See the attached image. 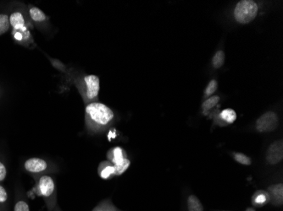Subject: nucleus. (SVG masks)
<instances>
[{"label": "nucleus", "instance_id": "obj_1", "mask_svg": "<svg viewBox=\"0 0 283 211\" xmlns=\"http://www.w3.org/2000/svg\"><path fill=\"white\" fill-rule=\"evenodd\" d=\"M85 119L90 130H97L110 124L115 117L110 107L100 102H90L86 106Z\"/></svg>", "mask_w": 283, "mask_h": 211}, {"label": "nucleus", "instance_id": "obj_2", "mask_svg": "<svg viewBox=\"0 0 283 211\" xmlns=\"http://www.w3.org/2000/svg\"><path fill=\"white\" fill-rule=\"evenodd\" d=\"M13 38L16 43L25 47L34 44L31 31L29 29V20L21 9L15 10L9 15Z\"/></svg>", "mask_w": 283, "mask_h": 211}, {"label": "nucleus", "instance_id": "obj_3", "mask_svg": "<svg viewBox=\"0 0 283 211\" xmlns=\"http://www.w3.org/2000/svg\"><path fill=\"white\" fill-rule=\"evenodd\" d=\"M76 86L87 104L89 102L97 100L100 89V78L97 75L90 74L78 79L76 81Z\"/></svg>", "mask_w": 283, "mask_h": 211}, {"label": "nucleus", "instance_id": "obj_4", "mask_svg": "<svg viewBox=\"0 0 283 211\" xmlns=\"http://www.w3.org/2000/svg\"><path fill=\"white\" fill-rule=\"evenodd\" d=\"M55 183L51 177L48 175L42 176L38 180L36 187L37 194L44 198L47 206L49 207V211H52L53 206L55 203Z\"/></svg>", "mask_w": 283, "mask_h": 211}, {"label": "nucleus", "instance_id": "obj_5", "mask_svg": "<svg viewBox=\"0 0 283 211\" xmlns=\"http://www.w3.org/2000/svg\"><path fill=\"white\" fill-rule=\"evenodd\" d=\"M258 14V6L252 0H242L235 7L234 17L240 24L250 23Z\"/></svg>", "mask_w": 283, "mask_h": 211}, {"label": "nucleus", "instance_id": "obj_6", "mask_svg": "<svg viewBox=\"0 0 283 211\" xmlns=\"http://www.w3.org/2000/svg\"><path fill=\"white\" fill-rule=\"evenodd\" d=\"M278 126V117L275 112H267L263 114L256 122V129L259 132H270Z\"/></svg>", "mask_w": 283, "mask_h": 211}, {"label": "nucleus", "instance_id": "obj_7", "mask_svg": "<svg viewBox=\"0 0 283 211\" xmlns=\"http://www.w3.org/2000/svg\"><path fill=\"white\" fill-rule=\"evenodd\" d=\"M24 168L31 174H40L48 169V163L41 158H30L24 163Z\"/></svg>", "mask_w": 283, "mask_h": 211}, {"label": "nucleus", "instance_id": "obj_8", "mask_svg": "<svg viewBox=\"0 0 283 211\" xmlns=\"http://www.w3.org/2000/svg\"><path fill=\"white\" fill-rule=\"evenodd\" d=\"M283 158V144L281 140H278L270 145L266 153V159L268 162L272 165L277 164L282 160Z\"/></svg>", "mask_w": 283, "mask_h": 211}, {"label": "nucleus", "instance_id": "obj_9", "mask_svg": "<svg viewBox=\"0 0 283 211\" xmlns=\"http://www.w3.org/2000/svg\"><path fill=\"white\" fill-rule=\"evenodd\" d=\"M268 192L270 194L271 201L275 204L280 205L283 201V186L282 184H275L270 186L268 188Z\"/></svg>", "mask_w": 283, "mask_h": 211}, {"label": "nucleus", "instance_id": "obj_10", "mask_svg": "<svg viewBox=\"0 0 283 211\" xmlns=\"http://www.w3.org/2000/svg\"><path fill=\"white\" fill-rule=\"evenodd\" d=\"M108 158L110 160V162L113 165H118L120 163L122 162L127 157L125 151L120 147L113 148L112 150H110L107 154Z\"/></svg>", "mask_w": 283, "mask_h": 211}, {"label": "nucleus", "instance_id": "obj_11", "mask_svg": "<svg viewBox=\"0 0 283 211\" xmlns=\"http://www.w3.org/2000/svg\"><path fill=\"white\" fill-rule=\"evenodd\" d=\"M29 18L34 23L42 24L47 21V16L44 11L36 6H30L28 9Z\"/></svg>", "mask_w": 283, "mask_h": 211}, {"label": "nucleus", "instance_id": "obj_12", "mask_svg": "<svg viewBox=\"0 0 283 211\" xmlns=\"http://www.w3.org/2000/svg\"><path fill=\"white\" fill-rule=\"evenodd\" d=\"M115 170L112 163L104 161L101 163L99 167V173L103 179H109L112 176L115 175Z\"/></svg>", "mask_w": 283, "mask_h": 211}, {"label": "nucleus", "instance_id": "obj_13", "mask_svg": "<svg viewBox=\"0 0 283 211\" xmlns=\"http://www.w3.org/2000/svg\"><path fill=\"white\" fill-rule=\"evenodd\" d=\"M188 211H204V207L198 197L195 195L189 196L187 199Z\"/></svg>", "mask_w": 283, "mask_h": 211}, {"label": "nucleus", "instance_id": "obj_14", "mask_svg": "<svg viewBox=\"0 0 283 211\" xmlns=\"http://www.w3.org/2000/svg\"><path fill=\"white\" fill-rule=\"evenodd\" d=\"M219 117L222 118L223 121L227 122V123H233V122L237 119V113L235 112L234 110L228 108V109H225L221 112Z\"/></svg>", "mask_w": 283, "mask_h": 211}, {"label": "nucleus", "instance_id": "obj_15", "mask_svg": "<svg viewBox=\"0 0 283 211\" xmlns=\"http://www.w3.org/2000/svg\"><path fill=\"white\" fill-rule=\"evenodd\" d=\"M11 29V24H10V18L8 14H0V36H3L7 31Z\"/></svg>", "mask_w": 283, "mask_h": 211}, {"label": "nucleus", "instance_id": "obj_16", "mask_svg": "<svg viewBox=\"0 0 283 211\" xmlns=\"http://www.w3.org/2000/svg\"><path fill=\"white\" fill-rule=\"evenodd\" d=\"M130 165L131 161L128 158H125V160H123L122 162L118 164V165H114V167H115V175H122L123 173H125V171L128 170Z\"/></svg>", "mask_w": 283, "mask_h": 211}, {"label": "nucleus", "instance_id": "obj_17", "mask_svg": "<svg viewBox=\"0 0 283 211\" xmlns=\"http://www.w3.org/2000/svg\"><path fill=\"white\" fill-rule=\"evenodd\" d=\"M225 62V54L223 51H218L216 54H214L212 59V64L213 66L216 69H219L224 64Z\"/></svg>", "mask_w": 283, "mask_h": 211}, {"label": "nucleus", "instance_id": "obj_18", "mask_svg": "<svg viewBox=\"0 0 283 211\" xmlns=\"http://www.w3.org/2000/svg\"><path fill=\"white\" fill-rule=\"evenodd\" d=\"M268 200L267 193H264L262 191H260L258 193H255L254 196V202L257 205H262L264 203H266Z\"/></svg>", "mask_w": 283, "mask_h": 211}, {"label": "nucleus", "instance_id": "obj_19", "mask_svg": "<svg viewBox=\"0 0 283 211\" xmlns=\"http://www.w3.org/2000/svg\"><path fill=\"white\" fill-rule=\"evenodd\" d=\"M234 159L236 161L239 162L240 164H242V165H251V162H252V160L248 156L244 155V154H242V153H235Z\"/></svg>", "mask_w": 283, "mask_h": 211}, {"label": "nucleus", "instance_id": "obj_20", "mask_svg": "<svg viewBox=\"0 0 283 211\" xmlns=\"http://www.w3.org/2000/svg\"><path fill=\"white\" fill-rule=\"evenodd\" d=\"M219 101V97H210V98L207 99L206 101L204 102V104H203V108H204L205 111L212 109L213 107H215V106L218 104Z\"/></svg>", "mask_w": 283, "mask_h": 211}, {"label": "nucleus", "instance_id": "obj_21", "mask_svg": "<svg viewBox=\"0 0 283 211\" xmlns=\"http://www.w3.org/2000/svg\"><path fill=\"white\" fill-rule=\"evenodd\" d=\"M14 211H30L28 203L24 199H18L14 207Z\"/></svg>", "mask_w": 283, "mask_h": 211}, {"label": "nucleus", "instance_id": "obj_22", "mask_svg": "<svg viewBox=\"0 0 283 211\" xmlns=\"http://www.w3.org/2000/svg\"><path fill=\"white\" fill-rule=\"evenodd\" d=\"M9 199L8 192L0 184V206H4Z\"/></svg>", "mask_w": 283, "mask_h": 211}, {"label": "nucleus", "instance_id": "obj_23", "mask_svg": "<svg viewBox=\"0 0 283 211\" xmlns=\"http://www.w3.org/2000/svg\"><path fill=\"white\" fill-rule=\"evenodd\" d=\"M217 87H218V84H217L216 80H211L209 82L208 87H207L206 90H205V96H210V95L213 94L215 91L217 90Z\"/></svg>", "mask_w": 283, "mask_h": 211}, {"label": "nucleus", "instance_id": "obj_24", "mask_svg": "<svg viewBox=\"0 0 283 211\" xmlns=\"http://www.w3.org/2000/svg\"><path fill=\"white\" fill-rule=\"evenodd\" d=\"M7 177V168L6 165L0 160V183H2L6 180Z\"/></svg>", "mask_w": 283, "mask_h": 211}, {"label": "nucleus", "instance_id": "obj_25", "mask_svg": "<svg viewBox=\"0 0 283 211\" xmlns=\"http://www.w3.org/2000/svg\"><path fill=\"white\" fill-rule=\"evenodd\" d=\"M247 211H255V210H253V209H248V210Z\"/></svg>", "mask_w": 283, "mask_h": 211}, {"label": "nucleus", "instance_id": "obj_26", "mask_svg": "<svg viewBox=\"0 0 283 211\" xmlns=\"http://www.w3.org/2000/svg\"><path fill=\"white\" fill-rule=\"evenodd\" d=\"M97 211H105V210H102V209H101V210H97Z\"/></svg>", "mask_w": 283, "mask_h": 211}]
</instances>
